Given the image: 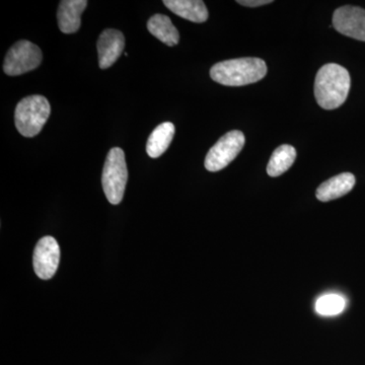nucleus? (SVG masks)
Returning <instances> with one entry per match:
<instances>
[{"label": "nucleus", "mask_w": 365, "mask_h": 365, "mask_svg": "<svg viewBox=\"0 0 365 365\" xmlns=\"http://www.w3.org/2000/svg\"><path fill=\"white\" fill-rule=\"evenodd\" d=\"M350 85V74L344 67L336 63L321 67L314 81V97L319 107L334 110L344 104Z\"/></svg>", "instance_id": "f257e3e1"}, {"label": "nucleus", "mask_w": 365, "mask_h": 365, "mask_svg": "<svg viewBox=\"0 0 365 365\" xmlns=\"http://www.w3.org/2000/svg\"><path fill=\"white\" fill-rule=\"evenodd\" d=\"M267 66L260 58L246 57L218 62L210 69L215 83L227 86H242L257 83L265 78Z\"/></svg>", "instance_id": "f03ea898"}, {"label": "nucleus", "mask_w": 365, "mask_h": 365, "mask_svg": "<svg viewBox=\"0 0 365 365\" xmlns=\"http://www.w3.org/2000/svg\"><path fill=\"white\" fill-rule=\"evenodd\" d=\"M51 107L47 98L40 95L29 96L19 103L14 112L16 127L21 135H38L47 122Z\"/></svg>", "instance_id": "7ed1b4c3"}, {"label": "nucleus", "mask_w": 365, "mask_h": 365, "mask_svg": "<svg viewBox=\"0 0 365 365\" xmlns=\"http://www.w3.org/2000/svg\"><path fill=\"white\" fill-rule=\"evenodd\" d=\"M127 180L128 170L124 151L119 148H112L106 158L102 176L103 188L110 203L117 205L121 202Z\"/></svg>", "instance_id": "20e7f679"}, {"label": "nucleus", "mask_w": 365, "mask_h": 365, "mask_svg": "<svg viewBox=\"0 0 365 365\" xmlns=\"http://www.w3.org/2000/svg\"><path fill=\"white\" fill-rule=\"evenodd\" d=\"M42 59V51L37 45L30 41H19L7 52L4 71L7 76H21L37 68Z\"/></svg>", "instance_id": "39448f33"}, {"label": "nucleus", "mask_w": 365, "mask_h": 365, "mask_svg": "<svg viewBox=\"0 0 365 365\" xmlns=\"http://www.w3.org/2000/svg\"><path fill=\"white\" fill-rule=\"evenodd\" d=\"M244 133L232 130L225 134L210 148L205 158V169L209 172H218L227 168L241 153L245 145Z\"/></svg>", "instance_id": "423d86ee"}, {"label": "nucleus", "mask_w": 365, "mask_h": 365, "mask_svg": "<svg viewBox=\"0 0 365 365\" xmlns=\"http://www.w3.org/2000/svg\"><path fill=\"white\" fill-rule=\"evenodd\" d=\"M60 248L58 242L52 237H44L38 242L34 251L33 265L38 277L43 280L51 279L58 269Z\"/></svg>", "instance_id": "0eeeda50"}, {"label": "nucleus", "mask_w": 365, "mask_h": 365, "mask_svg": "<svg viewBox=\"0 0 365 365\" xmlns=\"http://www.w3.org/2000/svg\"><path fill=\"white\" fill-rule=\"evenodd\" d=\"M333 26L346 37L365 42V9L352 6L339 7L333 14Z\"/></svg>", "instance_id": "6e6552de"}, {"label": "nucleus", "mask_w": 365, "mask_h": 365, "mask_svg": "<svg viewBox=\"0 0 365 365\" xmlns=\"http://www.w3.org/2000/svg\"><path fill=\"white\" fill-rule=\"evenodd\" d=\"M125 47L123 34L108 29L101 34L98 41V64L102 69L111 67L121 56Z\"/></svg>", "instance_id": "1a4fd4ad"}, {"label": "nucleus", "mask_w": 365, "mask_h": 365, "mask_svg": "<svg viewBox=\"0 0 365 365\" xmlns=\"http://www.w3.org/2000/svg\"><path fill=\"white\" fill-rule=\"evenodd\" d=\"M88 6L86 0H63L60 2L57 20L60 31L64 34L78 32L81 28V14Z\"/></svg>", "instance_id": "9d476101"}, {"label": "nucleus", "mask_w": 365, "mask_h": 365, "mask_svg": "<svg viewBox=\"0 0 365 365\" xmlns=\"http://www.w3.org/2000/svg\"><path fill=\"white\" fill-rule=\"evenodd\" d=\"M355 182L356 180L351 173L337 175L319 185V188L317 189V198L322 202L335 200L349 193L354 188Z\"/></svg>", "instance_id": "9b49d317"}, {"label": "nucleus", "mask_w": 365, "mask_h": 365, "mask_svg": "<svg viewBox=\"0 0 365 365\" xmlns=\"http://www.w3.org/2000/svg\"><path fill=\"white\" fill-rule=\"evenodd\" d=\"M163 4L185 20L198 24L207 21L208 9L202 0H165Z\"/></svg>", "instance_id": "f8f14e48"}, {"label": "nucleus", "mask_w": 365, "mask_h": 365, "mask_svg": "<svg viewBox=\"0 0 365 365\" xmlns=\"http://www.w3.org/2000/svg\"><path fill=\"white\" fill-rule=\"evenodd\" d=\"M174 124L170 122L158 125L150 137H148V143H146V151L151 158H158L165 153L169 148L170 143L175 136Z\"/></svg>", "instance_id": "ddd939ff"}, {"label": "nucleus", "mask_w": 365, "mask_h": 365, "mask_svg": "<svg viewBox=\"0 0 365 365\" xmlns=\"http://www.w3.org/2000/svg\"><path fill=\"white\" fill-rule=\"evenodd\" d=\"M148 30L157 39L162 41L163 44L176 46L179 43L180 34L176 26L173 25L169 16L165 14H155L148 23Z\"/></svg>", "instance_id": "4468645a"}, {"label": "nucleus", "mask_w": 365, "mask_h": 365, "mask_svg": "<svg viewBox=\"0 0 365 365\" xmlns=\"http://www.w3.org/2000/svg\"><path fill=\"white\" fill-rule=\"evenodd\" d=\"M297 158V150L289 144H283L276 148L271 155L267 165V174L270 177H279L292 168Z\"/></svg>", "instance_id": "2eb2a0df"}, {"label": "nucleus", "mask_w": 365, "mask_h": 365, "mask_svg": "<svg viewBox=\"0 0 365 365\" xmlns=\"http://www.w3.org/2000/svg\"><path fill=\"white\" fill-rule=\"evenodd\" d=\"M345 307L344 297L336 294L323 295L316 302V312L321 316H337L344 311Z\"/></svg>", "instance_id": "dca6fc26"}, {"label": "nucleus", "mask_w": 365, "mask_h": 365, "mask_svg": "<svg viewBox=\"0 0 365 365\" xmlns=\"http://www.w3.org/2000/svg\"><path fill=\"white\" fill-rule=\"evenodd\" d=\"M237 4L248 7H258L272 4V0H237Z\"/></svg>", "instance_id": "f3484780"}]
</instances>
